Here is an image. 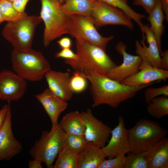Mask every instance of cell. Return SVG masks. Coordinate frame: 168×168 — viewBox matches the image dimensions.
Returning <instances> with one entry per match:
<instances>
[{"mask_svg": "<svg viewBox=\"0 0 168 168\" xmlns=\"http://www.w3.org/2000/svg\"><path fill=\"white\" fill-rule=\"evenodd\" d=\"M66 136L58 123L52 125L50 131L43 132L39 139L35 141L30 150V155L44 163L47 168H53L56 157L65 146Z\"/></svg>", "mask_w": 168, "mask_h": 168, "instance_id": "obj_7", "label": "cell"}, {"mask_svg": "<svg viewBox=\"0 0 168 168\" xmlns=\"http://www.w3.org/2000/svg\"><path fill=\"white\" fill-rule=\"evenodd\" d=\"M96 0H64L61 4L63 9L70 15L79 14L91 17Z\"/></svg>", "mask_w": 168, "mask_h": 168, "instance_id": "obj_23", "label": "cell"}, {"mask_svg": "<svg viewBox=\"0 0 168 168\" xmlns=\"http://www.w3.org/2000/svg\"><path fill=\"white\" fill-rule=\"evenodd\" d=\"M35 97L42 105L52 125L58 123L59 117L68 106L67 101L53 93L48 88Z\"/></svg>", "mask_w": 168, "mask_h": 168, "instance_id": "obj_17", "label": "cell"}, {"mask_svg": "<svg viewBox=\"0 0 168 168\" xmlns=\"http://www.w3.org/2000/svg\"><path fill=\"white\" fill-rule=\"evenodd\" d=\"M58 0L59 2H60V3L61 4H62L63 2L64 1V0Z\"/></svg>", "mask_w": 168, "mask_h": 168, "instance_id": "obj_42", "label": "cell"}, {"mask_svg": "<svg viewBox=\"0 0 168 168\" xmlns=\"http://www.w3.org/2000/svg\"><path fill=\"white\" fill-rule=\"evenodd\" d=\"M127 160L125 155H119L113 158L106 159L99 168H124Z\"/></svg>", "mask_w": 168, "mask_h": 168, "instance_id": "obj_32", "label": "cell"}, {"mask_svg": "<svg viewBox=\"0 0 168 168\" xmlns=\"http://www.w3.org/2000/svg\"><path fill=\"white\" fill-rule=\"evenodd\" d=\"M55 57L56 58H62L65 59L75 60L77 58V55L70 49H63L57 53L55 55Z\"/></svg>", "mask_w": 168, "mask_h": 168, "instance_id": "obj_34", "label": "cell"}, {"mask_svg": "<svg viewBox=\"0 0 168 168\" xmlns=\"http://www.w3.org/2000/svg\"><path fill=\"white\" fill-rule=\"evenodd\" d=\"M144 96L145 101L147 104L154 98L160 96L168 97V86L165 85L158 88H148L145 90Z\"/></svg>", "mask_w": 168, "mask_h": 168, "instance_id": "obj_31", "label": "cell"}, {"mask_svg": "<svg viewBox=\"0 0 168 168\" xmlns=\"http://www.w3.org/2000/svg\"><path fill=\"white\" fill-rule=\"evenodd\" d=\"M76 59H65L64 63L75 72L84 75L96 72L106 75L117 65L101 48L80 39H76Z\"/></svg>", "mask_w": 168, "mask_h": 168, "instance_id": "obj_2", "label": "cell"}, {"mask_svg": "<svg viewBox=\"0 0 168 168\" xmlns=\"http://www.w3.org/2000/svg\"><path fill=\"white\" fill-rule=\"evenodd\" d=\"M146 110L152 117L160 119L168 114V98L162 96L153 99L147 104Z\"/></svg>", "mask_w": 168, "mask_h": 168, "instance_id": "obj_24", "label": "cell"}, {"mask_svg": "<svg viewBox=\"0 0 168 168\" xmlns=\"http://www.w3.org/2000/svg\"><path fill=\"white\" fill-rule=\"evenodd\" d=\"M105 3L118 8L123 11L131 19L134 20L142 31L143 25L141 22L145 15L134 11L128 4V0H100Z\"/></svg>", "mask_w": 168, "mask_h": 168, "instance_id": "obj_25", "label": "cell"}, {"mask_svg": "<svg viewBox=\"0 0 168 168\" xmlns=\"http://www.w3.org/2000/svg\"><path fill=\"white\" fill-rule=\"evenodd\" d=\"M81 114L85 127L84 136L87 142L100 148L104 147L111 135V128L96 118L90 109Z\"/></svg>", "mask_w": 168, "mask_h": 168, "instance_id": "obj_11", "label": "cell"}, {"mask_svg": "<svg viewBox=\"0 0 168 168\" xmlns=\"http://www.w3.org/2000/svg\"><path fill=\"white\" fill-rule=\"evenodd\" d=\"M70 79V86L74 93H81L87 86V79L78 72H74Z\"/></svg>", "mask_w": 168, "mask_h": 168, "instance_id": "obj_30", "label": "cell"}, {"mask_svg": "<svg viewBox=\"0 0 168 168\" xmlns=\"http://www.w3.org/2000/svg\"><path fill=\"white\" fill-rule=\"evenodd\" d=\"M9 0L10 1H12V2H14V1H15V0Z\"/></svg>", "mask_w": 168, "mask_h": 168, "instance_id": "obj_43", "label": "cell"}, {"mask_svg": "<svg viewBox=\"0 0 168 168\" xmlns=\"http://www.w3.org/2000/svg\"><path fill=\"white\" fill-rule=\"evenodd\" d=\"M87 142L84 135L66 133L65 146L75 154L77 155L81 152Z\"/></svg>", "mask_w": 168, "mask_h": 168, "instance_id": "obj_28", "label": "cell"}, {"mask_svg": "<svg viewBox=\"0 0 168 168\" xmlns=\"http://www.w3.org/2000/svg\"><path fill=\"white\" fill-rule=\"evenodd\" d=\"M68 34L76 39H80L97 46L105 51L113 35L102 36L97 31L91 17L83 15H71Z\"/></svg>", "mask_w": 168, "mask_h": 168, "instance_id": "obj_8", "label": "cell"}, {"mask_svg": "<svg viewBox=\"0 0 168 168\" xmlns=\"http://www.w3.org/2000/svg\"><path fill=\"white\" fill-rule=\"evenodd\" d=\"M42 163L40 160L37 159H34L33 160L29 161L28 166L29 168H42Z\"/></svg>", "mask_w": 168, "mask_h": 168, "instance_id": "obj_39", "label": "cell"}, {"mask_svg": "<svg viewBox=\"0 0 168 168\" xmlns=\"http://www.w3.org/2000/svg\"><path fill=\"white\" fill-rule=\"evenodd\" d=\"M142 38L140 43L135 42L136 52L142 58L139 69L147 65L161 68V57L156 40L153 32L147 25H143Z\"/></svg>", "mask_w": 168, "mask_h": 168, "instance_id": "obj_10", "label": "cell"}, {"mask_svg": "<svg viewBox=\"0 0 168 168\" xmlns=\"http://www.w3.org/2000/svg\"><path fill=\"white\" fill-rule=\"evenodd\" d=\"M10 59L14 72L26 80H41L51 69L50 65L40 52L32 49L25 51L13 49Z\"/></svg>", "mask_w": 168, "mask_h": 168, "instance_id": "obj_3", "label": "cell"}, {"mask_svg": "<svg viewBox=\"0 0 168 168\" xmlns=\"http://www.w3.org/2000/svg\"><path fill=\"white\" fill-rule=\"evenodd\" d=\"M168 78V70L147 65L121 82L129 86H138L161 81L165 82Z\"/></svg>", "mask_w": 168, "mask_h": 168, "instance_id": "obj_18", "label": "cell"}, {"mask_svg": "<svg viewBox=\"0 0 168 168\" xmlns=\"http://www.w3.org/2000/svg\"><path fill=\"white\" fill-rule=\"evenodd\" d=\"M48 88L53 93L67 101L70 100L74 92L70 86V71L66 72L51 70L44 76Z\"/></svg>", "mask_w": 168, "mask_h": 168, "instance_id": "obj_16", "label": "cell"}, {"mask_svg": "<svg viewBox=\"0 0 168 168\" xmlns=\"http://www.w3.org/2000/svg\"><path fill=\"white\" fill-rule=\"evenodd\" d=\"M42 21L40 16L27 15L17 20L7 21L2 34L13 49L25 51L31 49L36 27Z\"/></svg>", "mask_w": 168, "mask_h": 168, "instance_id": "obj_5", "label": "cell"}, {"mask_svg": "<svg viewBox=\"0 0 168 168\" xmlns=\"http://www.w3.org/2000/svg\"><path fill=\"white\" fill-rule=\"evenodd\" d=\"M4 21H5V20L0 11V24Z\"/></svg>", "mask_w": 168, "mask_h": 168, "instance_id": "obj_41", "label": "cell"}, {"mask_svg": "<svg viewBox=\"0 0 168 168\" xmlns=\"http://www.w3.org/2000/svg\"><path fill=\"white\" fill-rule=\"evenodd\" d=\"M59 125L66 134L84 135L85 127L81 113L77 111L71 112L63 117Z\"/></svg>", "mask_w": 168, "mask_h": 168, "instance_id": "obj_22", "label": "cell"}, {"mask_svg": "<svg viewBox=\"0 0 168 168\" xmlns=\"http://www.w3.org/2000/svg\"><path fill=\"white\" fill-rule=\"evenodd\" d=\"M145 152L148 168H168V138H164Z\"/></svg>", "mask_w": 168, "mask_h": 168, "instance_id": "obj_19", "label": "cell"}, {"mask_svg": "<svg viewBox=\"0 0 168 168\" xmlns=\"http://www.w3.org/2000/svg\"><path fill=\"white\" fill-rule=\"evenodd\" d=\"M148 14L147 19L150 23V27L156 37L161 55L162 52L161 39L164 30L163 21L166 17L160 0H157L154 8Z\"/></svg>", "mask_w": 168, "mask_h": 168, "instance_id": "obj_21", "label": "cell"}, {"mask_svg": "<svg viewBox=\"0 0 168 168\" xmlns=\"http://www.w3.org/2000/svg\"><path fill=\"white\" fill-rule=\"evenodd\" d=\"M91 83L92 107L107 105L116 108L123 102L134 97L140 91L155 84L131 86L111 79L96 72L82 75Z\"/></svg>", "mask_w": 168, "mask_h": 168, "instance_id": "obj_1", "label": "cell"}, {"mask_svg": "<svg viewBox=\"0 0 168 168\" xmlns=\"http://www.w3.org/2000/svg\"><path fill=\"white\" fill-rule=\"evenodd\" d=\"M30 0H15L13 2L14 8L18 12L23 13L28 2Z\"/></svg>", "mask_w": 168, "mask_h": 168, "instance_id": "obj_35", "label": "cell"}, {"mask_svg": "<svg viewBox=\"0 0 168 168\" xmlns=\"http://www.w3.org/2000/svg\"><path fill=\"white\" fill-rule=\"evenodd\" d=\"M57 43L62 49H70L72 45L71 40L68 37L61 38L58 41Z\"/></svg>", "mask_w": 168, "mask_h": 168, "instance_id": "obj_37", "label": "cell"}, {"mask_svg": "<svg viewBox=\"0 0 168 168\" xmlns=\"http://www.w3.org/2000/svg\"><path fill=\"white\" fill-rule=\"evenodd\" d=\"M8 108V104L4 105L0 109V130L3 126L6 117Z\"/></svg>", "mask_w": 168, "mask_h": 168, "instance_id": "obj_38", "label": "cell"}, {"mask_svg": "<svg viewBox=\"0 0 168 168\" xmlns=\"http://www.w3.org/2000/svg\"><path fill=\"white\" fill-rule=\"evenodd\" d=\"M127 46L119 41L115 47L116 51L123 56V62L120 65L111 70L106 75L110 78L119 82L132 76L139 70L142 59L139 55L134 56L127 53Z\"/></svg>", "mask_w": 168, "mask_h": 168, "instance_id": "obj_14", "label": "cell"}, {"mask_svg": "<svg viewBox=\"0 0 168 168\" xmlns=\"http://www.w3.org/2000/svg\"><path fill=\"white\" fill-rule=\"evenodd\" d=\"M161 6L165 13L166 21H168V0H160Z\"/></svg>", "mask_w": 168, "mask_h": 168, "instance_id": "obj_40", "label": "cell"}, {"mask_svg": "<svg viewBox=\"0 0 168 168\" xmlns=\"http://www.w3.org/2000/svg\"><path fill=\"white\" fill-rule=\"evenodd\" d=\"M40 16L44 25L43 43L47 47L54 40L68 34L71 15L62 8L58 0H40Z\"/></svg>", "mask_w": 168, "mask_h": 168, "instance_id": "obj_4", "label": "cell"}, {"mask_svg": "<svg viewBox=\"0 0 168 168\" xmlns=\"http://www.w3.org/2000/svg\"><path fill=\"white\" fill-rule=\"evenodd\" d=\"M157 0H133V4L143 7L146 12L149 14L153 9Z\"/></svg>", "mask_w": 168, "mask_h": 168, "instance_id": "obj_33", "label": "cell"}, {"mask_svg": "<svg viewBox=\"0 0 168 168\" xmlns=\"http://www.w3.org/2000/svg\"><path fill=\"white\" fill-rule=\"evenodd\" d=\"M131 153L127 156L124 168H148L145 151Z\"/></svg>", "mask_w": 168, "mask_h": 168, "instance_id": "obj_29", "label": "cell"}, {"mask_svg": "<svg viewBox=\"0 0 168 168\" xmlns=\"http://www.w3.org/2000/svg\"><path fill=\"white\" fill-rule=\"evenodd\" d=\"M91 17L96 28L107 25H122L132 30L131 19L123 11L100 0H96Z\"/></svg>", "mask_w": 168, "mask_h": 168, "instance_id": "obj_9", "label": "cell"}, {"mask_svg": "<svg viewBox=\"0 0 168 168\" xmlns=\"http://www.w3.org/2000/svg\"><path fill=\"white\" fill-rule=\"evenodd\" d=\"M161 68L168 70V50L166 49L162 51L161 54Z\"/></svg>", "mask_w": 168, "mask_h": 168, "instance_id": "obj_36", "label": "cell"}, {"mask_svg": "<svg viewBox=\"0 0 168 168\" xmlns=\"http://www.w3.org/2000/svg\"><path fill=\"white\" fill-rule=\"evenodd\" d=\"M77 155L65 146L58 154L53 168H77Z\"/></svg>", "mask_w": 168, "mask_h": 168, "instance_id": "obj_26", "label": "cell"}, {"mask_svg": "<svg viewBox=\"0 0 168 168\" xmlns=\"http://www.w3.org/2000/svg\"><path fill=\"white\" fill-rule=\"evenodd\" d=\"M132 153L147 151L166 137L167 131L157 123L147 119H141L128 130Z\"/></svg>", "mask_w": 168, "mask_h": 168, "instance_id": "obj_6", "label": "cell"}, {"mask_svg": "<svg viewBox=\"0 0 168 168\" xmlns=\"http://www.w3.org/2000/svg\"><path fill=\"white\" fill-rule=\"evenodd\" d=\"M26 80L10 70L0 72V99L16 101L21 99L26 89Z\"/></svg>", "mask_w": 168, "mask_h": 168, "instance_id": "obj_12", "label": "cell"}, {"mask_svg": "<svg viewBox=\"0 0 168 168\" xmlns=\"http://www.w3.org/2000/svg\"><path fill=\"white\" fill-rule=\"evenodd\" d=\"M118 119V125L111 130V137L108 144L101 148L109 159L130 152L128 130L125 126L124 119L119 116Z\"/></svg>", "mask_w": 168, "mask_h": 168, "instance_id": "obj_15", "label": "cell"}, {"mask_svg": "<svg viewBox=\"0 0 168 168\" xmlns=\"http://www.w3.org/2000/svg\"><path fill=\"white\" fill-rule=\"evenodd\" d=\"M0 11L5 21H13L26 15V12L20 13L14 7L13 2L9 0H0Z\"/></svg>", "mask_w": 168, "mask_h": 168, "instance_id": "obj_27", "label": "cell"}, {"mask_svg": "<svg viewBox=\"0 0 168 168\" xmlns=\"http://www.w3.org/2000/svg\"><path fill=\"white\" fill-rule=\"evenodd\" d=\"M106 157L101 148L88 142L84 149L77 154V168H99Z\"/></svg>", "mask_w": 168, "mask_h": 168, "instance_id": "obj_20", "label": "cell"}, {"mask_svg": "<svg viewBox=\"0 0 168 168\" xmlns=\"http://www.w3.org/2000/svg\"><path fill=\"white\" fill-rule=\"evenodd\" d=\"M7 101L8 110L5 122L0 130V161L10 160L22 150L21 144L15 137L12 132L11 101Z\"/></svg>", "mask_w": 168, "mask_h": 168, "instance_id": "obj_13", "label": "cell"}]
</instances>
